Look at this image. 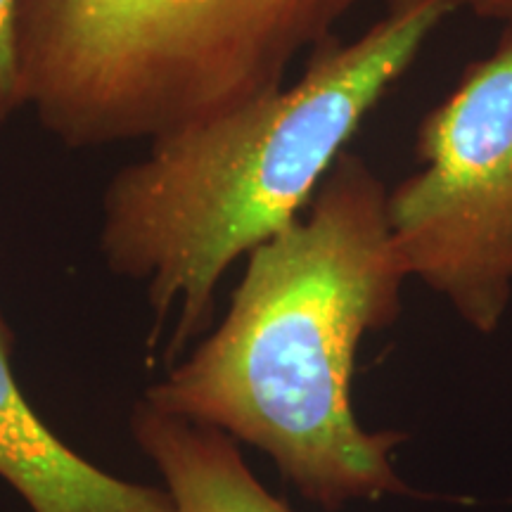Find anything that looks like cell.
I'll list each match as a JSON object with an SVG mask.
<instances>
[{"label":"cell","instance_id":"1","mask_svg":"<svg viewBox=\"0 0 512 512\" xmlns=\"http://www.w3.org/2000/svg\"><path fill=\"white\" fill-rule=\"evenodd\" d=\"M380 178L344 152L309 207L247 256L226 318L143 396L171 418L264 451L306 501L420 496L396 472L401 432H370L351 406L356 351L401 313L411 278Z\"/></svg>","mask_w":512,"mask_h":512},{"label":"cell","instance_id":"2","mask_svg":"<svg viewBox=\"0 0 512 512\" xmlns=\"http://www.w3.org/2000/svg\"><path fill=\"white\" fill-rule=\"evenodd\" d=\"M465 0H392L349 43H320L292 86L150 140L102 197L100 252L145 285L166 363L211 325L223 273L304 214L370 110Z\"/></svg>","mask_w":512,"mask_h":512},{"label":"cell","instance_id":"3","mask_svg":"<svg viewBox=\"0 0 512 512\" xmlns=\"http://www.w3.org/2000/svg\"><path fill=\"white\" fill-rule=\"evenodd\" d=\"M363 0H17L27 91L105 143L155 140L285 86Z\"/></svg>","mask_w":512,"mask_h":512},{"label":"cell","instance_id":"4","mask_svg":"<svg viewBox=\"0 0 512 512\" xmlns=\"http://www.w3.org/2000/svg\"><path fill=\"white\" fill-rule=\"evenodd\" d=\"M422 169L387 195L403 266L472 330L491 335L512 302V19L422 119Z\"/></svg>","mask_w":512,"mask_h":512},{"label":"cell","instance_id":"5","mask_svg":"<svg viewBox=\"0 0 512 512\" xmlns=\"http://www.w3.org/2000/svg\"><path fill=\"white\" fill-rule=\"evenodd\" d=\"M15 337L0 313V479L31 512H176L159 486L128 482L72 451L24 399L12 373Z\"/></svg>","mask_w":512,"mask_h":512},{"label":"cell","instance_id":"6","mask_svg":"<svg viewBox=\"0 0 512 512\" xmlns=\"http://www.w3.org/2000/svg\"><path fill=\"white\" fill-rule=\"evenodd\" d=\"M131 434L162 475L176 512H294L256 479L238 441L214 427L171 418L140 399Z\"/></svg>","mask_w":512,"mask_h":512},{"label":"cell","instance_id":"7","mask_svg":"<svg viewBox=\"0 0 512 512\" xmlns=\"http://www.w3.org/2000/svg\"><path fill=\"white\" fill-rule=\"evenodd\" d=\"M22 107L27 102L17 57V0H0V131Z\"/></svg>","mask_w":512,"mask_h":512},{"label":"cell","instance_id":"8","mask_svg":"<svg viewBox=\"0 0 512 512\" xmlns=\"http://www.w3.org/2000/svg\"><path fill=\"white\" fill-rule=\"evenodd\" d=\"M465 3L482 19H498V22L512 19V0H465Z\"/></svg>","mask_w":512,"mask_h":512}]
</instances>
